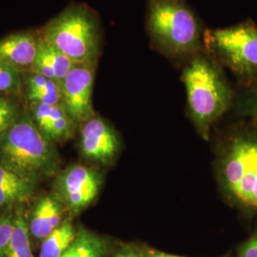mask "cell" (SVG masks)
I'll return each mask as SVG.
<instances>
[{
	"label": "cell",
	"instance_id": "9c48e42d",
	"mask_svg": "<svg viewBox=\"0 0 257 257\" xmlns=\"http://www.w3.org/2000/svg\"><path fill=\"white\" fill-rule=\"evenodd\" d=\"M80 147L85 157L106 164L117 154L119 143L113 128L105 120L92 116L83 123Z\"/></svg>",
	"mask_w": 257,
	"mask_h": 257
},
{
	"label": "cell",
	"instance_id": "5b68a950",
	"mask_svg": "<svg viewBox=\"0 0 257 257\" xmlns=\"http://www.w3.org/2000/svg\"><path fill=\"white\" fill-rule=\"evenodd\" d=\"M1 166L28 180L54 171V149L37 125L20 118L10 127L0 140Z\"/></svg>",
	"mask_w": 257,
	"mask_h": 257
},
{
	"label": "cell",
	"instance_id": "4fadbf2b",
	"mask_svg": "<svg viewBox=\"0 0 257 257\" xmlns=\"http://www.w3.org/2000/svg\"><path fill=\"white\" fill-rule=\"evenodd\" d=\"M61 206L55 198H41L33 212L30 230L38 239H45L61 224Z\"/></svg>",
	"mask_w": 257,
	"mask_h": 257
},
{
	"label": "cell",
	"instance_id": "d6986e66",
	"mask_svg": "<svg viewBox=\"0 0 257 257\" xmlns=\"http://www.w3.org/2000/svg\"><path fill=\"white\" fill-rule=\"evenodd\" d=\"M20 85L21 73L0 62V92H19Z\"/></svg>",
	"mask_w": 257,
	"mask_h": 257
},
{
	"label": "cell",
	"instance_id": "5bb4252c",
	"mask_svg": "<svg viewBox=\"0 0 257 257\" xmlns=\"http://www.w3.org/2000/svg\"><path fill=\"white\" fill-rule=\"evenodd\" d=\"M25 83L27 98L32 103L51 106L62 104L60 83L32 71L28 72Z\"/></svg>",
	"mask_w": 257,
	"mask_h": 257
},
{
	"label": "cell",
	"instance_id": "8fae6325",
	"mask_svg": "<svg viewBox=\"0 0 257 257\" xmlns=\"http://www.w3.org/2000/svg\"><path fill=\"white\" fill-rule=\"evenodd\" d=\"M32 106L34 123L45 137L60 139L71 136L75 122L62 104L51 106L32 103Z\"/></svg>",
	"mask_w": 257,
	"mask_h": 257
},
{
	"label": "cell",
	"instance_id": "44dd1931",
	"mask_svg": "<svg viewBox=\"0 0 257 257\" xmlns=\"http://www.w3.org/2000/svg\"><path fill=\"white\" fill-rule=\"evenodd\" d=\"M0 187L32 190L30 180L1 165H0Z\"/></svg>",
	"mask_w": 257,
	"mask_h": 257
},
{
	"label": "cell",
	"instance_id": "7c38bea8",
	"mask_svg": "<svg viewBox=\"0 0 257 257\" xmlns=\"http://www.w3.org/2000/svg\"><path fill=\"white\" fill-rule=\"evenodd\" d=\"M74 65L73 60L50 46L40 37L37 59L31 71L41 74L48 79L61 83Z\"/></svg>",
	"mask_w": 257,
	"mask_h": 257
},
{
	"label": "cell",
	"instance_id": "7a4b0ae2",
	"mask_svg": "<svg viewBox=\"0 0 257 257\" xmlns=\"http://www.w3.org/2000/svg\"><path fill=\"white\" fill-rule=\"evenodd\" d=\"M147 29L155 46L170 58L202 52L201 23L185 0H149Z\"/></svg>",
	"mask_w": 257,
	"mask_h": 257
},
{
	"label": "cell",
	"instance_id": "ac0fdd59",
	"mask_svg": "<svg viewBox=\"0 0 257 257\" xmlns=\"http://www.w3.org/2000/svg\"><path fill=\"white\" fill-rule=\"evenodd\" d=\"M239 113L249 119L257 121V82L246 87L236 103Z\"/></svg>",
	"mask_w": 257,
	"mask_h": 257
},
{
	"label": "cell",
	"instance_id": "ba28073f",
	"mask_svg": "<svg viewBox=\"0 0 257 257\" xmlns=\"http://www.w3.org/2000/svg\"><path fill=\"white\" fill-rule=\"evenodd\" d=\"M100 186V175L84 165L70 167L58 181L61 199L74 213L80 212L92 204L98 195Z\"/></svg>",
	"mask_w": 257,
	"mask_h": 257
},
{
	"label": "cell",
	"instance_id": "9a60e30c",
	"mask_svg": "<svg viewBox=\"0 0 257 257\" xmlns=\"http://www.w3.org/2000/svg\"><path fill=\"white\" fill-rule=\"evenodd\" d=\"M108 250V243L101 236L87 230L76 232L71 246L61 257H104Z\"/></svg>",
	"mask_w": 257,
	"mask_h": 257
},
{
	"label": "cell",
	"instance_id": "603a6c76",
	"mask_svg": "<svg viewBox=\"0 0 257 257\" xmlns=\"http://www.w3.org/2000/svg\"><path fill=\"white\" fill-rule=\"evenodd\" d=\"M238 257H257V230L241 245Z\"/></svg>",
	"mask_w": 257,
	"mask_h": 257
},
{
	"label": "cell",
	"instance_id": "ffe728a7",
	"mask_svg": "<svg viewBox=\"0 0 257 257\" xmlns=\"http://www.w3.org/2000/svg\"><path fill=\"white\" fill-rule=\"evenodd\" d=\"M18 106L4 96H0V137L17 121Z\"/></svg>",
	"mask_w": 257,
	"mask_h": 257
},
{
	"label": "cell",
	"instance_id": "7402d4cb",
	"mask_svg": "<svg viewBox=\"0 0 257 257\" xmlns=\"http://www.w3.org/2000/svg\"><path fill=\"white\" fill-rule=\"evenodd\" d=\"M14 228L15 222L10 218H3L0 220V257H5Z\"/></svg>",
	"mask_w": 257,
	"mask_h": 257
},
{
	"label": "cell",
	"instance_id": "30bf717a",
	"mask_svg": "<svg viewBox=\"0 0 257 257\" xmlns=\"http://www.w3.org/2000/svg\"><path fill=\"white\" fill-rule=\"evenodd\" d=\"M39 39L31 33H18L0 40V62L19 72L33 69L39 49Z\"/></svg>",
	"mask_w": 257,
	"mask_h": 257
},
{
	"label": "cell",
	"instance_id": "8992f818",
	"mask_svg": "<svg viewBox=\"0 0 257 257\" xmlns=\"http://www.w3.org/2000/svg\"><path fill=\"white\" fill-rule=\"evenodd\" d=\"M203 48L245 87L257 82V25L251 19L230 27L205 30Z\"/></svg>",
	"mask_w": 257,
	"mask_h": 257
},
{
	"label": "cell",
	"instance_id": "52a82bcc",
	"mask_svg": "<svg viewBox=\"0 0 257 257\" xmlns=\"http://www.w3.org/2000/svg\"><path fill=\"white\" fill-rule=\"evenodd\" d=\"M95 66L75 64L60 83L62 105L75 123L83 124L94 116L92 97Z\"/></svg>",
	"mask_w": 257,
	"mask_h": 257
},
{
	"label": "cell",
	"instance_id": "2e32d148",
	"mask_svg": "<svg viewBox=\"0 0 257 257\" xmlns=\"http://www.w3.org/2000/svg\"><path fill=\"white\" fill-rule=\"evenodd\" d=\"M76 231L70 220L62 222L46 238L43 239L40 257H61L71 246Z\"/></svg>",
	"mask_w": 257,
	"mask_h": 257
},
{
	"label": "cell",
	"instance_id": "6da1fadb",
	"mask_svg": "<svg viewBox=\"0 0 257 257\" xmlns=\"http://www.w3.org/2000/svg\"><path fill=\"white\" fill-rule=\"evenodd\" d=\"M218 173L229 201L244 213L257 215V121L231 130L221 150Z\"/></svg>",
	"mask_w": 257,
	"mask_h": 257
},
{
	"label": "cell",
	"instance_id": "e0dca14e",
	"mask_svg": "<svg viewBox=\"0 0 257 257\" xmlns=\"http://www.w3.org/2000/svg\"><path fill=\"white\" fill-rule=\"evenodd\" d=\"M5 257H34L27 224L22 217L15 221V228Z\"/></svg>",
	"mask_w": 257,
	"mask_h": 257
},
{
	"label": "cell",
	"instance_id": "cb8c5ba5",
	"mask_svg": "<svg viewBox=\"0 0 257 257\" xmlns=\"http://www.w3.org/2000/svg\"><path fill=\"white\" fill-rule=\"evenodd\" d=\"M113 257H143L140 254H138V252H136L133 249H122L118 251L116 254H114Z\"/></svg>",
	"mask_w": 257,
	"mask_h": 257
},
{
	"label": "cell",
	"instance_id": "277c9868",
	"mask_svg": "<svg viewBox=\"0 0 257 257\" xmlns=\"http://www.w3.org/2000/svg\"><path fill=\"white\" fill-rule=\"evenodd\" d=\"M41 38L75 64L96 65L100 53V26L95 14L83 5L65 9L47 24Z\"/></svg>",
	"mask_w": 257,
	"mask_h": 257
},
{
	"label": "cell",
	"instance_id": "d4e9b609",
	"mask_svg": "<svg viewBox=\"0 0 257 257\" xmlns=\"http://www.w3.org/2000/svg\"><path fill=\"white\" fill-rule=\"evenodd\" d=\"M145 257H186L178 256V255H174V254H170V253H165L162 251H156V250H150L148 251L147 254Z\"/></svg>",
	"mask_w": 257,
	"mask_h": 257
},
{
	"label": "cell",
	"instance_id": "3957f363",
	"mask_svg": "<svg viewBox=\"0 0 257 257\" xmlns=\"http://www.w3.org/2000/svg\"><path fill=\"white\" fill-rule=\"evenodd\" d=\"M188 106L196 127L208 138L211 124L230 109L233 93L220 65L200 52L194 55L182 74Z\"/></svg>",
	"mask_w": 257,
	"mask_h": 257
}]
</instances>
